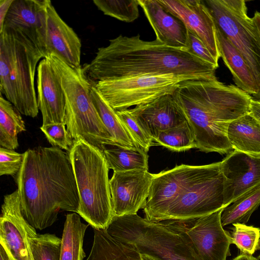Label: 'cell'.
<instances>
[{
    "label": "cell",
    "instance_id": "1",
    "mask_svg": "<svg viewBox=\"0 0 260 260\" xmlns=\"http://www.w3.org/2000/svg\"><path fill=\"white\" fill-rule=\"evenodd\" d=\"M16 176L22 214L35 229L57 220L60 210L77 213L79 198L68 153L54 146H38L24 152Z\"/></svg>",
    "mask_w": 260,
    "mask_h": 260
},
{
    "label": "cell",
    "instance_id": "2",
    "mask_svg": "<svg viewBox=\"0 0 260 260\" xmlns=\"http://www.w3.org/2000/svg\"><path fill=\"white\" fill-rule=\"evenodd\" d=\"M91 83L141 75L173 74L191 79L216 77V69L187 51L138 34L120 35L99 48L95 57L82 66Z\"/></svg>",
    "mask_w": 260,
    "mask_h": 260
},
{
    "label": "cell",
    "instance_id": "3",
    "mask_svg": "<svg viewBox=\"0 0 260 260\" xmlns=\"http://www.w3.org/2000/svg\"><path fill=\"white\" fill-rule=\"evenodd\" d=\"M172 95L192 128L197 148L221 155L234 150L228 138L229 126L248 114L252 96L216 77L184 81Z\"/></svg>",
    "mask_w": 260,
    "mask_h": 260
},
{
    "label": "cell",
    "instance_id": "4",
    "mask_svg": "<svg viewBox=\"0 0 260 260\" xmlns=\"http://www.w3.org/2000/svg\"><path fill=\"white\" fill-rule=\"evenodd\" d=\"M44 56L22 31L4 26L0 32V91L21 114L39 113L35 88L37 63Z\"/></svg>",
    "mask_w": 260,
    "mask_h": 260
},
{
    "label": "cell",
    "instance_id": "5",
    "mask_svg": "<svg viewBox=\"0 0 260 260\" xmlns=\"http://www.w3.org/2000/svg\"><path fill=\"white\" fill-rule=\"evenodd\" d=\"M78 192L77 213L93 229L106 230L114 217L108 167L103 151L74 141L68 152Z\"/></svg>",
    "mask_w": 260,
    "mask_h": 260
},
{
    "label": "cell",
    "instance_id": "6",
    "mask_svg": "<svg viewBox=\"0 0 260 260\" xmlns=\"http://www.w3.org/2000/svg\"><path fill=\"white\" fill-rule=\"evenodd\" d=\"M45 58L61 83L66 99L64 123L74 141L82 140L102 151L105 145L117 144L93 105L91 84L82 66L72 67L53 55Z\"/></svg>",
    "mask_w": 260,
    "mask_h": 260
},
{
    "label": "cell",
    "instance_id": "7",
    "mask_svg": "<svg viewBox=\"0 0 260 260\" xmlns=\"http://www.w3.org/2000/svg\"><path fill=\"white\" fill-rule=\"evenodd\" d=\"M105 231L140 254L161 260H201L183 234L137 214L114 216Z\"/></svg>",
    "mask_w": 260,
    "mask_h": 260
},
{
    "label": "cell",
    "instance_id": "8",
    "mask_svg": "<svg viewBox=\"0 0 260 260\" xmlns=\"http://www.w3.org/2000/svg\"><path fill=\"white\" fill-rule=\"evenodd\" d=\"M224 207V177L221 161L202 165L158 219L187 220L213 213Z\"/></svg>",
    "mask_w": 260,
    "mask_h": 260
},
{
    "label": "cell",
    "instance_id": "9",
    "mask_svg": "<svg viewBox=\"0 0 260 260\" xmlns=\"http://www.w3.org/2000/svg\"><path fill=\"white\" fill-rule=\"evenodd\" d=\"M216 26L242 55L260 88V38L244 0H205Z\"/></svg>",
    "mask_w": 260,
    "mask_h": 260
},
{
    "label": "cell",
    "instance_id": "10",
    "mask_svg": "<svg viewBox=\"0 0 260 260\" xmlns=\"http://www.w3.org/2000/svg\"><path fill=\"white\" fill-rule=\"evenodd\" d=\"M192 80L173 74L141 75L91 83L115 111L172 94L183 82Z\"/></svg>",
    "mask_w": 260,
    "mask_h": 260
},
{
    "label": "cell",
    "instance_id": "11",
    "mask_svg": "<svg viewBox=\"0 0 260 260\" xmlns=\"http://www.w3.org/2000/svg\"><path fill=\"white\" fill-rule=\"evenodd\" d=\"M223 209L199 218L161 222L183 234L201 260H226L232 237L221 223Z\"/></svg>",
    "mask_w": 260,
    "mask_h": 260
},
{
    "label": "cell",
    "instance_id": "12",
    "mask_svg": "<svg viewBox=\"0 0 260 260\" xmlns=\"http://www.w3.org/2000/svg\"><path fill=\"white\" fill-rule=\"evenodd\" d=\"M40 17V49L44 58L53 55L72 67L81 66V40L60 17L50 1L43 0Z\"/></svg>",
    "mask_w": 260,
    "mask_h": 260
},
{
    "label": "cell",
    "instance_id": "13",
    "mask_svg": "<svg viewBox=\"0 0 260 260\" xmlns=\"http://www.w3.org/2000/svg\"><path fill=\"white\" fill-rule=\"evenodd\" d=\"M24 217L18 190L5 196L0 217V244L13 260H34L30 240L38 234Z\"/></svg>",
    "mask_w": 260,
    "mask_h": 260
},
{
    "label": "cell",
    "instance_id": "14",
    "mask_svg": "<svg viewBox=\"0 0 260 260\" xmlns=\"http://www.w3.org/2000/svg\"><path fill=\"white\" fill-rule=\"evenodd\" d=\"M201 166L182 164L153 174L149 194L143 209L145 218L157 222L182 190L199 173Z\"/></svg>",
    "mask_w": 260,
    "mask_h": 260
},
{
    "label": "cell",
    "instance_id": "15",
    "mask_svg": "<svg viewBox=\"0 0 260 260\" xmlns=\"http://www.w3.org/2000/svg\"><path fill=\"white\" fill-rule=\"evenodd\" d=\"M152 177L146 170L113 172L109 184L114 216L136 214L144 209Z\"/></svg>",
    "mask_w": 260,
    "mask_h": 260
},
{
    "label": "cell",
    "instance_id": "16",
    "mask_svg": "<svg viewBox=\"0 0 260 260\" xmlns=\"http://www.w3.org/2000/svg\"><path fill=\"white\" fill-rule=\"evenodd\" d=\"M224 207L260 184V157L233 150L221 161Z\"/></svg>",
    "mask_w": 260,
    "mask_h": 260
},
{
    "label": "cell",
    "instance_id": "17",
    "mask_svg": "<svg viewBox=\"0 0 260 260\" xmlns=\"http://www.w3.org/2000/svg\"><path fill=\"white\" fill-rule=\"evenodd\" d=\"M158 2L167 12L182 21L218 61L220 55L217 44L216 25L204 1L158 0Z\"/></svg>",
    "mask_w": 260,
    "mask_h": 260
},
{
    "label": "cell",
    "instance_id": "18",
    "mask_svg": "<svg viewBox=\"0 0 260 260\" xmlns=\"http://www.w3.org/2000/svg\"><path fill=\"white\" fill-rule=\"evenodd\" d=\"M143 130L153 140L161 131L187 121L172 94H166L128 109Z\"/></svg>",
    "mask_w": 260,
    "mask_h": 260
},
{
    "label": "cell",
    "instance_id": "19",
    "mask_svg": "<svg viewBox=\"0 0 260 260\" xmlns=\"http://www.w3.org/2000/svg\"><path fill=\"white\" fill-rule=\"evenodd\" d=\"M37 103L42 125L64 123L66 99L61 83L47 58L37 67Z\"/></svg>",
    "mask_w": 260,
    "mask_h": 260
},
{
    "label": "cell",
    "instance_id": "20",
    "mask_svg": "<svg viewBox=\"0 0 260 260\" xmlns=\"http://www.w3.org/2000/svg\"><path fill=\"white\" fill-rule=\"evenodd\" d=\"M153 28L156 40L165 45L187 51L188 30L182 21L167 12L158 0H138Z\"/></svg>",
    "mask_w": 260,
    "mask_h": 260
},
{
    "label": "cell",
    "instance_id": "21",
    "mask_svg": "<svg viewBox=\"0 0 260 260\" xmlns=\"http://www.w3.org/2000/svg\"><path fill=\"white\" fill-rule=\"evenodd\" d=\"M216 35L220 57L230 71L236 86L260 100V88L245 60L216 26Z\"/></svg>",
    "mask_w": 260,
    "mask_h": 260
},
{
    "label": "cell",
    "instance_id": "22",
    "mask_svg": "<svg viewBox=\"0 0 260 260\" xmlns=\"http://www.w3.org/2000/svg\"><path fill=\"white\" fill-rule=\"evenodd\" d=\"M42 2L43 0H14L4 23V26L22 31L39 49L40 13Z\"/></svg>",
    "mask_w": 260,
    "mask_h": 260
},
{
    "label": "cell",
    "instance_id": "23",
    "mask_svg": "<svg viewBox=\"0 0 260 260\" xmlns=\"http://www.w3.org/2000/svg\"><path fill=\"white\" fill-rule=\"evenodd\" d=\"M228 138L234 150L260 157V124L248 114L230 124Z\"/></svg>",
    "mask_w": 260,
    "mask_h": 260
},
{
    "label": "cell",
    "instance_id": "24",
    "mask_svg": "<svg viewBox=\"0 0 260 260\" xmlns=\"http://www.w3.org/2000/svg\"><path fill=\"white\" fill-rule=\"evenodd\" d=\"M93 241L86 260H142L140 253L115 239L105 230L93 229Z\"/></svg>",
    "mask_w": 260,
    "mask_h": 260
},
{
    "label": "cell",
    "instance_id": "25",
    "mask_svg": "<svg viewBox=\"0 0 260 260\" xmlns=\"http://www.w3.org/2000/svg\"><path fill=\"white\" fill-rule=\"evenodd\" d=\"M103 152L109 169L113 172L148 170L149 156L141 147L128 148L115 144L104 146Z\"/></svg>",
    "mask_w": 260,
    "mask_h": 260
},
{
    "label": "cell",
    "instance_id": "26",
    "mask_svg": "<svg viewBox=\"0 0 260 260\" xmlns=\"http://www.w3.org/2000/svg\"><path fill=\"white\" fill-rule=\"evenodd\" d=\"M88 225L80 216L73 212L67 215L61 238L60 260H83L86 256L83 248Z\"/></svg>",
    "mask_w": 260,
    "mask_h": 260
},
{
    "label": "cell",
    "instance_id": "27",
    "mask_svg": "<svg viewBox=\"0 0 260 260\" xmlns=\"http://www.w3.org/2000/svg\"><path fill=\"white\" fill-rule=\"evenodd\" d=\"M26 131L20 112L1 93L0 146L15 150L19 146L18 135Z\"/></svg>",
    "mask_w": 260,
    "mask_h": 260
},
{
    "label": "cell",
    "instance_id": "28",
    "mask_svg": "<svg viewBox=\"0 0 260 260\" xmlns=\"http://www.w3.org/2000/svg\"><path fill=\"white\" fill-rule=\"evenodd\" d=\"M90 94L103 123L116 143L128 148L136 147L116 111L107 103L92 84Z\"/></svg>",
    "mask_w": 260,
    "mask_h": 260
},
{
    "label": "cell",
    "instance_id": "29",
    "mask_svg": "<svg viewBox=\"0 0 260 260\" xmlns=\"http://www.w3.org/2000/svg\"><path fill=\"white\" fill-rule=\"evenodd\" d=\"M260 205V184L224 208L221 216L223 226L236 223H246Z\"/></svg>",
    "mask_w": 260,
    "mask_h": 260
},
{
    "label": "cell",
    "instance_id": "30",
    "mask_svg": "<svg viewBox=\"0 0 260 260\" xmlns=\"http://www.w3.org/2000/svg\"><path fill=\"white\" fill-rule=\"evenodd\" d=\"M153 141L174 151H184L196 148L194 135L187 120L177 126L160 132Z\"/></svg>",
    "mask_w": 260,
    "mask_h": 260
},
{
    "label": "cell",
    "instance_id": "31",
    "mask_svg": "<svg viewBox=\"0 0 260 260\" xmlns=\"http://www.w3.org/2000/svg\"><path fill=\"white\" fill-rule=\"evenodd\" d=\"M93 2L105 15L122 21L133 22L139 15L138 0H93Z\"/></svg>",
    "mask_w": 260,
    "mask_h": 260
},
{
    "label": "cell",
    "instance_id": "32",
    "mask_svg": "<svg viewBox=\"0 0 260 260\" xmlns=\"http://www.w3.org/2000/svg\"><path fill=\"white\" fill-rule=\"evenodd\" d=\"M61 238L54 234H37L30 240L34 260H60Z\"/></svg>",
    "mask_w": 260,
    "mask_h": 260
},
{
    "label": "cell",
    "instance_id": "33",
    "mask_svg": "<svg viewBox=\"0 0 260 260\" xmlns=\"http://www.w3.org/2000/svg\"><path fill=\"white\" fill-rule=\"evenodd\" d=\"M232 244H235L241 253L252 255L260 249V229L244 223L233 224Z\"/></svg>",
    "mask_w": 260,
    "mask_h": 260
},
{
    "label": "cell",
    "instance_id": "34",
    "mask_svg": "<svg viewBox=\"0 0 260 260\" xmlns=\"http://www.w3.org/2000/svg\"><path fill=\"white\" fill-rule=\"evenodd\" d=\"M116 112L135 146L148 152L154 144L153 139L138 124L128 109Z\"/></svg>",
    "mask_w": 260,
    "mask_h": 260
},
{
    "label": "cell",
    "instance_id": "35",
    "mask_svg": "<svg viewBox=\"0 0 260 260\" xmlns=\"http://www.w3.org/2000/svg\"><path fill=\"white\" fill-rule=\"evenodd\" d=\"M40 129L52 146L57 147L68 152L70 150L74 140L67 131L65 123L42 125Z\"/></svg>",
    "mask_w": 260,
    "mask_h": 260
},
{
    "label": "cell",
    "instance_id": "36",
    "mask_svg": "<svg viewBox=\"0 0 260 260\" xmlns=\"http://www.w3.org/2000/svg\"><path fill=\"white\" fill-rule=\"evenodd\" d=\"M24 153L0 147V175L16 177L24 159Z\"/></svg>",
    "mask_w": 260,
    "mask_h": 260
},
{
    "label": "cell",
    "instance_id": "37",
    "mask_svg": "<svg viewBox=\"0 0 260 260\" xmlns=\"http://www.w3.org/2000/svg\"><path fill=\"white\" fill-rule=\"evenodd\" d=\"M188 48L186 51L208 63L216 69L218 61L212 56L202 41L191 30L188 29Z\"/></svg>",
    "mask_w": 260,
    "mask_h": 260
},
{
    "label": "cell",
    "instance_id": "38",
    "mask_svg": "<svg viewBox=\"0 0 260 260\" xmlns=\"http://www.w3.org/2000/svg\"><path fill=\"white\" fill-rule=\"evenodd\" d=\"M248 114L260 124V100L253 98L251 99Z\"/></svg>",
    "mask_w": 260,
    "mask_h": 260
},
{
    "label": "cell",
    "instance_id": "39",
    "mask_svg": "<svg viewBox=\"0 0 260 260\" xmlns=\"http://www.w3.org/2000/svg\"><path fill=\"white\" fill-rule=\"evenodd\" d=\"M13 1L14 0H0V32L3 30L5 19Z\"/></svg>",
    "mask_w": 260,
    "mask_h": 260
},
{
    "label": "cell",
    "instance_id": "40",
    "mask_svg": "<svg viewBox=\"0 0 260 260\" xmlns=\"http://www.w3.org/2000/svg\"><path fill=\"white\" fill-rule=\"evenodd\" d=\"M0 260H13L7 249L2 245L0 246Z\"/></svg>",
    "mask_w": 260,
    "mask_h": 260
},
{
    "label": "cell",
    "instance_id": "41",
    "mask_svg": "<svg viewBox=\"0 0 260 260\" xmlns=\"http://www.w3.org/2000/svg\"><path fill=\"white\" fill-rule=\"evenodd\" d=\"M232 260H258L257 258L253 256L252 255H249L241 253L237 256Z\"/></svg>",
    "mask_w": 260,
    "mask_h": 260
},
{
    "label": "cell",
    "instance_id": "42",
    "mask_svg": "<svg viewBox=\"0 0 260 260\" xmlns=\"http://www.w3.org/2000/svg\"><path fill=\"white\" fill-rule=\"evenodd\" d=\"M252 18L256 25L260 38V12L255 11Z\"/></svg>",
    "mask_w": 260,
    "mask_h": 260
},
{
    "label": "cell",
    "instance_id": "43",
    "mask_svg": "<svg viewBox=\"0 0 260 260\" xmlns=\"http://www.w3.org/2000/svg\"><path fill=\"white\" fill-rule=\"evenodd\" d=\"M140 256L142 260H161L145 254H140Z\"/></svg>",
    "mask_w": 260,
    "mask_h": 260
},
{
    "label": "cell",
    "instance_id": "44",
    "mask_svg": "<svg viewBox=\"0 0 260 260\" xmlns=\"http://www.w3.org/2000/svg\"><path fill=\"white\" fill-rule=\"evenodd\" d=\"M258 258L260 259V254H259V256H258Z\"/></svg>",
    "mask_w": 260,
    "mask_h": 260
}]
</instances>
